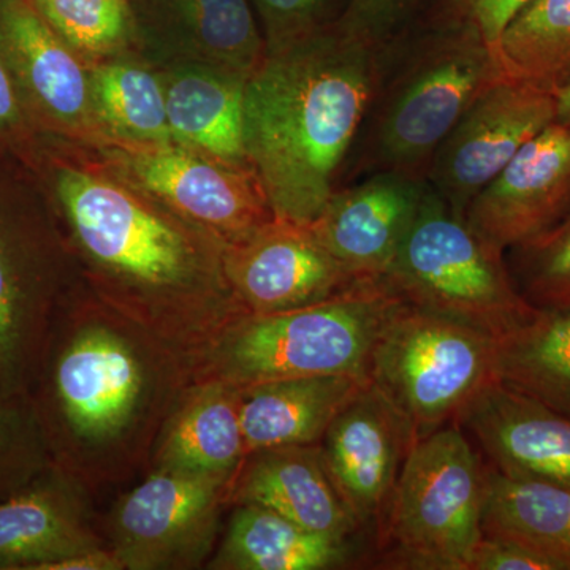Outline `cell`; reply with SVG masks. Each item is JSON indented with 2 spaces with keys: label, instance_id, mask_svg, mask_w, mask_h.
<instances>
[{
  "label": "cell",
  "instance_id": "3957f363",
  "mask_svg": "<svg viewBox=\"0 0 570 570\" xmlns=\"http://www.w3.org/2000/svg\"><path fill=\"white\" fill-rule=\"evenodd\" d=\"M400 302L384 281H366L317 305L243 314L216 337V381L243 389L294 377L367 379L379 333Z\"/></svg>",
  "mask_w": 570,
  "mask_h": 570
},
{
  "label": "cell",
  "instance_id": "cb8c5ba5",
  "mask_svg": "<svg viewBox=\"0 0 570 570\" xmlns=\"http://www.w3.org/2000/svg\"><path fill=\"white\" fill-rule=\"evenodd\" d=\"M246 456L239 389L216 381L179 412L160 449L157 469L232 480Z\"/></svg>",
  "mask_w": 570,
  "mask_h": 570
},
{
  "label": "cell",
  "instance_id": "74e56055",
  "mask_svg": "<svg viewBox=\"0 0 570 570\" xmlns=\"http://www.w3.org/2000/svg\"><path fill=\"white\" fill-rule=\"evenodd\" d=\"M557 121L570 127V81L557 92Z\"/></svg>",
  "mask_w": 570,
  "mask_h": 570
},
{
  "label": "cell",
  "instance_id": "e0dca14e",
  "mask_svg": "<svg viewBox=\"0 0 570 570\" xmlns=\"http://www.w3.org/2000/svg\"><path fill=\"white\" fill-rule=\"evenodd\" d=\"M134 39L157 67L197 62L249 80L266 41L250 0H129Z\"/></svg>",
  "mask_w": 570,
  "mask_h": 570
},
{
  "label": "cell",
  "instance_id": "5b68a950",
  "mask_svg": "<svg viewBox=\"0 0 570 570\" xmlns=\"http://www.w3.org/2000/svg\"><path fill=\"white\" fill-rule=\"evenodd\" d=\"M487 472L456 423L412 442L379 528L392 568L468 570L483 538Z\"/></svg>",
  "mask_w": 570,
  "mask_h": 570
},
{
  "label": "cell",
  "instance_id": "277c9868",
  "mask_svg": "<svg viewBox=\"0 0 570 570\" xmlns=\"http://www.w3.org/2000/svg\"><path fill=\"white\" fill-rule=\"evenodd\" d=\"M382 281L401 302L497 340L535 311L517 287L504 253L475 234L430 184Z\"/></svg>",
  "mask_w": 570,
  "mask_h": 570
},
{
  "label": "cell",
  "instance_id": "8992f818",
  "mask_svg": "<svg viewBox=\"0 0 570 570\" xmlns=\"http://www.w3.org/2000/svg\"><path fill=\"white\" fill-rule=\"evenodd\" d=\"M501 78L493 48L474 29L449 22L412 55L385 91L371 140L381 170L425 179L461 116Z\"/></svg>",
  "mask_w": 570,
  "mask_h": 570
},
{
  "label": "cell",
  "instance_id": "44dd1931",
  "mask_svg": "<svg viewBox=\"0 0 570 570\" xmlns=\"http://www.w3.org/2000/svg\"><path fill=\"white\" fill-rule=\"evenodd\" d=\"M235 487L239 504H257L330 538L358 530L330 478L321 449L295 445L249 453Z\"/></svg>",
  "mask_w": 570,
  "mask_h": 570
},
{
  "label": "cell",
  "instance_id": "4fadbf2b",
  "mask_svg": "<svg viewBox=\"0 0 570 570\" xmlns=\"http://www.w3.org/2000/svg\"><path fill=\"white\" fill-rule=\"evenodd\" d=\"M224 268L236 299L249 314L317 305L366 283L348 275L309 225L276 217L225 246Z\"/></svg>",
  "mask_w": 570,
  "mask_h": 570
},
{
  "label": "cell",
  "instance_id": "30bf717a",
  "mask_svg": "<svg viewBox=\"0 0 570 570\" xmlns=\"http://www.w3.org/2000/svg\"><path fill=\"white\" fill-rule=\"evenodd\" d=\"M52 396L75 441L112 444L137 422L149 392L145 360L110 325H82L52 365Z\"/></svg>",
  "mask_w": 570,
  "mask_h": 570
},
{
  "label": "cell",
  "instance_id": "52a82bcc",
  "mask_svg": "<svg viewBox=\"0 0 570 570\" xmlns=\"http://www.w3.org/2000/svg\"><path fill=\"white\" fill-rule=\"evenodd\" d=\"M497 337L397 303L371 354L367 379L403 414L415 439L455 423L494 376Z\"/></svg>",
  "mask_w": 570,
  "mask_h": 570
},
{
  "label": "cell",
  "instance_id": "5bb4252c",
  "mask_svg": "<svg viewBox=\"0 0 570 570\" xmlns=\"http://www.w3.org/2000/svg\"><path fill=\"white\" fill-rule=\"evenodd\" d=\"M0 47L36 126L67 137L110 140L94 108L85 61L31 0H0Z\"/></svg>",
  "mask_w": 570,
  "mask_h": 570
},
{
  "label": "cell",
  "instance_id": "d6a6232c",
  "mask_svg": "<svg viewBox=\"0 0 570 570\" xmlns=\"http://www.w3.org/2000/svg\"><path fill=\"white\" fill-rule=\"evenodd\" d=\"M264 22L266 52L318 28L328 0H250Z\"/></svg>",
  "mask_w": 570,
  "mask_h": 570
},
{
  "label": "cell",
  "instance_id": "6da1fadb",
  "mask_svg": "<svg viewBox=\"0 0 570 570\" xmlns=\"http://www.w3.org/2000/svg\"><path fill=\"white\" fill-rule=\"evenodd\" d=\"M71 235L124 318L165 343L194 344L246 314L224 245L124 179L78 165L55 171Z\"/></svg>",
  "mask_w": 570,
  "mask_h": 570
},
{
  "label": "cell",
  "instance_id": "d6986e66",
  "mask_svg": "<svg viewBox=\"0 0 570 570\" xmlns=\"http://www.w3.org/2000/svg\"><path fill=\"white\" fill-rule=\"evenodd\" d=\"M455 423L501 474L570 489V419L542 401L493 379Z\"/></svg>",
  "mask_w": 570,
  "mask_h": 570
},
{
  "label": "cell",
  "instance_id": "484cf974",
  "mask_svg": "<svg viewBox=\"0 0 570 570\" xmlns=\"http://www.w3.org/2000/svg\"><path fill=\"white\" fill-rule=\"evenodd\" d=\"M494 376L570 419V306L535 307L499 337Z\"/></svg>",
  "mask_w": 570,
  "mask_h": 570
},
{
  "label": "cell",
  "instance_id": "e575fe53",
  "mask_svg": "<svg viewBox=\"0 0 570 570\" xmlns=\"http://www.w3.org/2000/svg\"><path fill=\"white\" fill-rule=\"evenodd\" d=\"M468 570H566L546 551L520 540L487 535L480 539Z\"/></svg>",
  "mask_w": 570,
  "mask_h": 570
},
{
  "label": "cell",
  "instance_id": "1f68e13d",
  "mask_svg": "<svg viewBox=\"0 0 570 570\" xmlns=\"http://www.w3.org/2000/svg\"><path fill=\"white\" fill-rule=\"evenodd\" d=\"M40 425L28 400L0 396V494L11 493L39 474Z\"/></svg>",
  "mask_w": 570,
  "mask_h": 570
},
{
  "label": "cell",
  "instance_id": "2e32d148",
  "mask_svg": "<svg viewBox=\"0 0 570 570\" xmlns=\"http://www.w3.org/2000/svg\"><path fill=\"white\" fill-rule=\"evenodd\" d=\"M326 471L356 527L381 528L414 430L367 382L324 434Z\"/></svg>",
  "mask_w": 570,
  "mask_h": 570
},
{
  "label": "cell",
  "instance_id": "4dcf8cb0",
  "mask_svg": "<svg viewBox=\"0 0 570 570\" xmlns=\"http://www.w3.org/2000/svg\"><path fill=\"white\" fill-rule=\"evenodd\" d=\"M512 250L513 281L532 306H570V213L547 234Z\"/></svg>",
  "mask_w": 570,
  "mask_h": 570
},
{
  "label": "cell",
  "instance_id": "4316f807",
  "mask_svg": "<svg viewBox=\"0 0 570 570\" xmlns=\"http://www.w3.org/2000/svg\"><path fill=\"white\" fill-rule=\"evenodd\" d=\"M482 530L530 543L570 570V489L509 478L489 464Z\"/></svg>",
  "mask_w": 570,
  "mask_h": 570
},
{
  "label": "cell",
  "instance_id": "7402d4cb",
  "mask_svg": "<svg viewBox=\"0 0 570 570\" xmlns=\"http://www.w3.org/2000/svg\"><path fill=\"white\" fill-rule=\"evenodd\" d=\"M157 71L174 141L220 163L250 167L245 148L246 78L197 62L170 63Z\"/></svg>",
  "mask_w": 570,
  "mask_h": 570
},
{
  "label": "cell",
  "instance_id": "8fae6325",
  "mask_svg": "<svg viewBox=\"0 0 570 570\" xmlns=\"http://www.w3.org/2000/svg\"><path fill=\"white\" fill-rule=\"evenodd\" d=\"M553 121L554 94L501 78L480 94L439 146L428 184L464 217L469 202Z\"/></svg>",
  "mask_w": 570,
  "mask_h": 570
},
{
  "label": "cell",
  "instance_id": "9c48e42d",
  "mask_svg": "<svg viewBox=\"0 0 570 570\" xmlns=\"http://www.w3.org/2000/svg\"><path fill=\"white\" fill-rule=\"evenodd\" d=\"M47 228L0 194V396L29 400L43 371L58 298Z\"/></svg>",
  "mask_w": 570,
  "mask_h": 570
},
{
  "label": "cell",
  "instance_id": "603a6c76",
  "mask_svg": "<svg viewBox=\"0 0 570 570\" xmlns=\"http://www.w3.org/2000/svg\"><path fill=\"white\" fill-rule=\"evenodd\" d=\"M367 382L336 374L281 379L239 389V419L247 455L316 444Z\"/></svg>",
  "mask_w": 570,
  "mask_h": 570
},
{
  "label": "cell",
  "instance_id": "f546056e",
  "mask_svg": "<svg viewBox=\"0 0 570 570\" xmlns=\"http://www.w3.org/2000/svg\"><path fill=\"white\" fill-rule=\"evenodd\" d=\"M52 31L85 59L107 58L134 39L129 0H31Z\"/></svg>",
  "mask_w": 570,
  "mask_h": 570
},
{
  "label": "cell",
  "instance_id": "7a4b0ae2",
  "mask_svg": "<svg viewBox=\"0 0 570 570\" xmlns=\"http://www.w3.org/2000/svg\"><path fill=\"white\" fill-rule=\"evenodd\" d=\"M382 48L322 28L266 52L246 81L245 148L276 219L311 225L381 80Z\"/></svg>",
  "mask_w": 570,
  "mask_h": 570
},
{
  "label": "cell",
  "instance_id": "83f0119b",
  "mask_svg": "<svg viewBox=\"0 0 570 570\" xmlns=\"http://www.w3.org/2000/svg\"><path fill=\"white\" fill-rule=\"evenodd\" d=\"M493 51L505 78L557 96L570 81V0H528Z\"/></svg>",
  "mask_w": 570,
  "mask_h": 570
},
{
  "label": "cell",
  "instance_id": "9a60e30c",
  "mask_svg": "<svg viewBox=\"0 0 570 570\" xmlns=\"http://www.w3.org/2000/svg\"><path fill=\"white\" fill-rule=\"evenodd\" d=\"M570 213V127L553 121L469 202L464 220L501 253L528 245Z\"/></svg>",
  "mask_w": 570,
  "mask_h": 570
},
{
  "label": "cell",
  "instance_id": "836d02e7",
  "mask_svg": "<svg viewBox=\"0 0 570 570\" xmlns=\"http://www.w3.org/2000/svg\"><path fill=\"white\" fill-rule=\"evenodd\" d=\"M419 0H351L337 24L358 39L384 47Z\"/></svg>",
  "mask_w": 570,
  "mask_h": 570
},
{
  "label": "cell",
  "instance_id": "ffe728a7",
  "mask_svg": "<svg viewBox=\"0 0 570 570\" xmlns=\"http://www.w3.org/2000/svg\"><path fill=\"white\" fill-rule=\"evenodd\" d=\"M96 549L81 499L56 472L0 499V570H48Z\"/></svg>",
  "mask_w": 570,
  "mask_h": 570
},
{
  "label": "cell",
  "instance_id": "8d00e7d4",
  "mask_svg": "<svg viewBox=\"0 0 570 570\" xmlns=\"http://www.w3.org/2000/svg\"><path fill=\"white\" fill-rule=\"evenodd\" d=\"M10 63L0 47V142L20 145L36 130Z\"/></svg>",
  "mask_w": 570,
  "mask_h": 570
},
{
  "label": "cell",
  "instance_id": "ac0fdd59",
  "mask_svg": "<svg viewBox=\"0 0 570 570\" xmlns=\"http://www.w3.org/2000/svg\"><path fill=\"white\" fill-rule=\"evenodd\" d=\"M426 187L425 179L381 170L333 193L309 228L348 275L382 281L417 217Z\"/></svg>",
  "mask_w": 570,
  "mask_h": 570
},
{
  "label": "cell",
  "instance_id": "f1b7e54d",
  "mask_svg": "<svg viewBox=\"0 0 570 570\" xmlns=\"http://www.w3.org/2000/svg\"><path fill=\"white\" fill-rule=\"evenodd\" d=\"M94 108L110 140L175 142L159 71L115 59L89 70Z\"/></svg>",
  "mask_w": 570,
  "mask_h": 570
},
{
  "label": "cell",
  "instance_id": "d590c367",
  "mask_svg": "<svg viewBox=\"0 0 570 570\" xmlns=\"http://www.w3.org/2000/svg\"><path fill=\"white\" fill-rule=\"evenodd\" d=\"M528 0H452L450 13L456 24L468 26L494 48L502 29Z\"/></svg>",
  "mask_w": 570,
  "mask_h": 570
},
{
  "label": "cell",
  "instance_id": "ba28073f",
  "mask_svg": "<svg viewBox=\"0 0 570 570\" xmlns=\"http://www.w3.org/2000/svg\"><path fill=\"white\" fill-rule=\"evenodd\" d=\"M115 141L107 156L119 178L219 239L242 242L273 213L250 167L220 163L178 142Z\"/></svg>",
  "mask_w": 570,
  "mask_h": 570
},
{
  "label": "cell",
  "instance_id": "7c38bea8",
  "mask_svg": "<svg viewBox=\"0 0 570 570\" xmlns=\"http://www.w3.org/2000/svg\"><path fill=\"white\" fill-rule=\"evenodd\" d=\"M230 480L157 469L119 505L112 551L124 569L190 568L208 553Z\"/></svg>",
  "mask_w": 570,
  "mask_h": 570
},
{
  "label": "cell",
  "instance_id": "d4e9b609",
  "mask_svg": "<svg viewBox=\"0 0 570 570\" xmlns=\"http://www.w3.org/2000/svg\"><path fill=\"white\" fill-rule=\"evenodd\" d=\"M347 540L307 531L257 504H239L213 568L322 570L344 564Z\"/></svg>",
  "mask_w": 570,
  "mask_h": 570
}]
</instances>
